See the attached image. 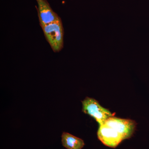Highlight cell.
<instances>
[{"instance_id":"6da1fadb","label":"cell","mask_w":149,"mask_h":149,"mask_svg":"<svg viewBox=\"0 0 149 149\" xmlns=\"http://www.w3.org/2000/svg\"><path fill=\"white\" fill-rule=\"evenodd\" d=\"M136 124L135 121L131 119L112 116L99 126L98 138L107 146L116 148L123 141L132 137Z\"/></svg>"},{"instance_id":"7a4b0ae2","label":"cell","mask_w":149,"mask_h":149,"mask_svg":"<svg viewBox=\"0 0 149 149\" xmlns=\"http://www.w3.org/2000/svg\"><path fill=\"white\" fill-rule=\"evenodd\" d=\"M46 40L54 52H58L63 47L64 29L61 18L42 28Z\"/></svg>"},{"instance_id":"3957f363","label":"cell","mask_w":149,"mask_h":149,"mask_svg":"<svg viewBox=\"0 0 149 149\" xmlns=\"http://www.w3.org/2000/svg\"><path fill=\"white\" fill-rule=\"evenodd\" d=\"M82 111L93 118L100 126L109 118L114 116L109 110L102 106L95 99L87 97L82 101Z\"/></svg>"},{"instance_id":"277c9868","label":"cell","mask_w":149,"mask_h":149,"mask_svg":"<svg viewBox=\"0 0 149 149\" xmlns=\"http://www.w3.org/2000/svg\"><path fill=\"white\" fill-rule=\"evenodd\" d=\"M37 10L41 27L54 22L60 18L51 8L47 0H36Z\"/></svg>"},{"instance_id":"5b68a950","label":"cell","mask_w":149,"mask_h":149,"mask_svg":"<svg viewBox=\"0 0 149 149\" xmlns=\"http://www.w3.org/2000/svg\"><path fill=\"white\" fill-rule=\"evenodd\" d=\"M63 146L67 149H82L85 146L82 139L63 132L61 136Z\"/></svg>"}]
</instances>
